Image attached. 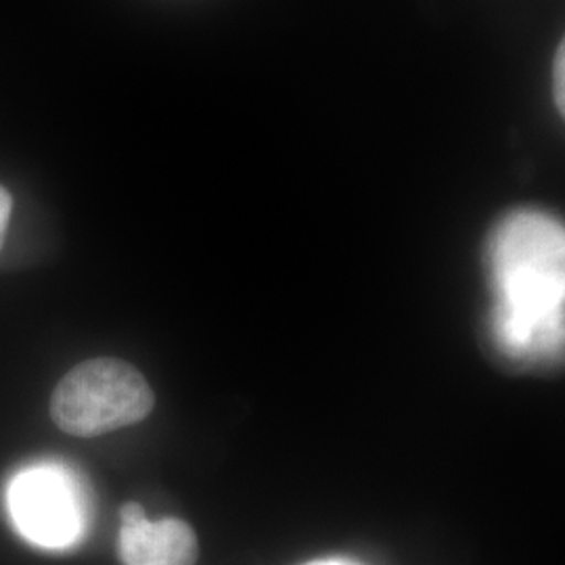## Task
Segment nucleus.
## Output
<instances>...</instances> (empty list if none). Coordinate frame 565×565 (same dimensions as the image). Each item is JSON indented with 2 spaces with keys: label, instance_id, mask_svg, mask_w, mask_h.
<instances>
[{
  "label": "nucleus",
  "instance_id": "nucleus-2",
  "mask_svg": "<svg viewBox=\"0 0 565 565\" xmlns=\"http://www.w3.org/2000/svg\"><path fill=\"white\" fill-rule=\"evenodd\" d=\"M153 392L141 371L118 359H93L74 366L51 398V417L70 436L93 438L142 422Z\"/></svg>",
  "mask_w": 565,
  "mask_h": 565
},
{
  "label": "nucleus",
  "instance_id": "nucleus-5",
  "mask_svg": "<svg viewBox=\"0 0 565 565\" xmlns=\"http://www.w3.org/2000/svg\"><path fill=\"white\" fill-rule=\"evenodd\" d=\"M564 57L565 51L564 44H562V46H559V51H557V57H555V103H557L559 111H564L565 109Z\"/></svg>",
  "mask_w": 565,
  "mask_h": 565
},
{
  "label": "nucleus",
  "instance_id": "nucleus-4",
  "mask_svg": "<svg viewBox=\"0 0 565 565\" xmlns=\"http://www.w3.org/2000/svg\"><path fill=\"white\" fill-rule=\"evenodd\" d=\"M118 551L124 565H195L200 545L193 527L182 520L166 518L151 522L139 503L120 511Z\"/></svg>",
  "mask_w": 565,
  "mask_h": 565
},
{
  "label": "nucleus",
  "instance_id": "nucleus-6",
  "mask_svg": "<svg viewBox=\"0 0 565 565\" xmlns=\"http://www.w3.org/2000/svg\"><path fill=\"white\" fill-rule=\"evenodd\" d=\"M11 207H13V202H11L9 191L4 186H0V245H2V239H4V231H7L9 216H11Z\"/></svg>",
  "mask_w": 565,
  "mask_h": 565
},
{
  "label": "nucleus",
  "instance_id": "nucleus-1",
  "mask_svg": "<svg viewBox=\"0 0 565 565\" xmlns=\"http://www.w3.org/2000/svg\"><path fill=\"white\" fill-rule=\"evenodd\" d=\"M494 289L492 335L513 359L545 361L564 348V226L539 210H518L488 242Z\"/></svg>",
  "mask_w": 565,
  "mask_h": 565
},
{
  "label": "nucleus",
  "instance_id": "nucleus-3",
  "mask_svg": "<svg viewBox=\"0 0 565 565\" xmlns=\"http://www.w3.org/2000/svg\"><path fill=\"white\" fill-rule=\"evenodd\" d=\"M15 530L34 545L67 548L81 543L88 525V505L78 480L63 467L23 469L7 490Z\"/></svg>",
  "mask_w": 565,
  "mask_h": 565
},
{
  "label": "nucleus",
  "instance_id": "nucleus-7",
  "mask_svg": "<svg viewBox=\"0 0 565 565\" xmlns=\"http://www.w3.org/2000/svg\"><path fill=\"white\" fill-rule=\"evenodd\" d=\"M303 565H361L356 562H350V559H317V562H310V564Z\"/></svg>",
  "mask_w": 565,
  "mask_h": 565
}]
</instances>
